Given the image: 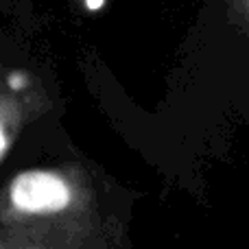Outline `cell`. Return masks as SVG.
<instances>
[{"mask_svg":"<svg viewBox=\"0 0 249 249\" xmlns=\"http://www.w3.org/2000/svg\"><path fill=\"white\" fill-rule=\"evenodd\" d=\"M103 2H105V0H86V7H88V9H92V11H94V9L103 7Z\"/></svg>","mask_w":249,"mask_h":249,"instance_id":"2","label":"cell"},{"mask_svg":"<svg viewBox=\"0 0 249 249\" xmlns=\"http://www.w3.org/2000/svg\"><path fill=\"white\" fill-rule=\"evenodd\" d=\"M4 146H7V140H4V133H2V127H0V155H2Z\"/></svg>","mask_w":249,"mask_h":249,"instance_id":"3","label":"cell"},{"mask_svg":"<svg viewBox=\"0 0 249 249\" xmlns=\"http://www.w3.org/2000/svg\"><path fill=\"white\" fill-rule=\"evenodd\" d=\"M9 197L16 210L26 214H53L70 206V186L64 177L48 171H26L11 181Z\"/></svg>","mask_w":249,"mask_h":249,"instance_id":"1","label":"cell"}]
</instances>
